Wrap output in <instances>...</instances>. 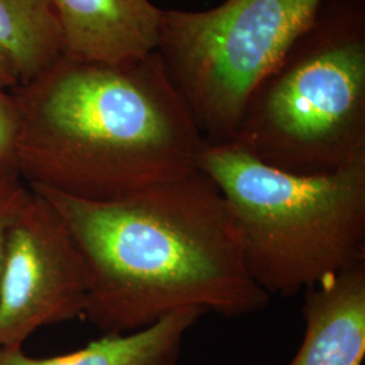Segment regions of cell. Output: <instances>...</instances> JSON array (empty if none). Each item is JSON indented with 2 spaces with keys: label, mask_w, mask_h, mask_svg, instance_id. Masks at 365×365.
<instances>
[{
  "label": "cell",
  "mask_w": 365,
  "mask_h": 365,
  "mask_svg": "<svg viewBox=\"0 0 365 365\" xmlns=\"http://www.w3.org/2000/svg\"><path fill=\"white\" fill-rule=\"evenodd\" d=\"M86 261L83 315L106 334H126L185 307L242 317L269 295L249 274L241 238L217 184L195 170L111 202L41 187Z\"/></svg>",
  "instance_id": "cell-1"
},
{
  "label": "cell",
  "mask_w": 365,
  "mask_h": 365,
  "mask_svg": "<svg viewBox=\"0 0 365 365\" xmlns=\"http://www.w3.org/2000/svg\"><path fill=\"white\" fill-rule=\"evenodd\" d=\"M11 93L29 187L118 200L195 170L205 144L157 52L122 64L64 54Z\"/></svg>",
  "instance_id": "cell-2"
},
{
  "label": "cell",
  "mask_w": 365,
  "mask_h": 365,
  "mask_svg": "<svg viewBox=\"0 0 365 365\" xmlns=\"http://www.w3.org/2000/svg\"><path fill=\"white\" fill-rule=\"evenodd\" d=\"M196 168L217 184L245 264L269 297H292L365 262V163L302 176L235 143H206Z\"/></svg>",
  "instance_id": "cell-3"
},
{
  "label": "cell",
  "mask_w": 365,
  "mask_h": 365,
  "mask_svg": "<svg viewBox=\"0 0 365 365\" xmlns=\"http://www.w3.org/2000/svg\"><path fill=\"white\" fill-rule=\"evenodd\" d=\"M232 143L302 176L364 164L365 0H322L250 95Z\"/></svg>",
  "instance_id": "cell-4"
},
{
  "label": "cell",
  "mask_w": 365,
  "mask_h": 365,
  "mask_svg": "<svg viewBox=\"0 0 365 365\" xmlns=\"http://www.w3.org/2000/svg\"><path fill=\"white\" fill-rule=\"evenodd\" d=\"M322 0H225L163 10L156 52L206 143H232L250 95L313 22Z\"/></svg>",
  "instance_id": "cell-5"
},
{
  "label": "cell",
  "mask_w": 365,
  "mask_h": 365,
  "mask_svg": "<svg viewBox=\"0 0 365 365\" xmlns=\"http://www.w3.org/2000/svg\"><path fill=\"white\" fill-rule=\"evenodd\" d=\"M86 261L58 211L30 188L7 237L0 274V349H22L39 327L83 315Z\"/></svg>",
  "instance_id": "cell-6"
},
{
  "label": "cell",
  "mask_w": 365,
  "mask_h": 365,
  "mask_svg": "<svg viewBox=\"0 0 365 365\" xmlns=\"http://www.w3.org/2000/svg\"><path fill=\"white\" fill-rule=\"evenodd\" d=\"M66 56L122 64L156 52L163 9L150 0H53Z\"/></svg>",
  "instance_id": "cell-7"
},
{
  "label": "cell",
  "mask_w": 365,
  "mask_h": 365,
  "mask_svg": "<svg viewBox=\"0 0 365 365\" xmlns=\"http://www.w3.org/2000/svg\"><path fill=\"white\" fill-rule=\"evenodd\" d=\"M302 313L304 336L287 365L363 364L365 262L307 288Z\"/></svg>",
  "instance_id": "cell-8"
},
{
  "label": "cell",
  "mask_w": 365,
  "mask_h": 365,
  "mask_svg": "<svg viewBox=\"0 0 365 365\" xmlns=\"http://www.w3.org/2000/svg\"><path fill=\"white\" fill-rule=\"evenodd\" d=\"M203 314L196 307L180 309L150 327L126 334H106L78 351L54 357L0 349V365H176L184 336Z\"/></svg>",
  "instance_id": "cell-9"
},
{
  "label": "cell",
  "mask_w": 365,
  "mask_h": 365,
  "mask_svg": "<svg viewBox=\"0 0 365 365\" xmlns=\"http://www.w3.org/2000/svg\"><path fill=\"white\" fill-rule=\"evenodd\" d=\"M64 53L53 0H0V57L19 86L38 78Z\"/></svg>",
  "instance_id": "cell-10"
},
{
  "label": "cell",
  "mask_w": 365,
  "mask_h": 365,
  "mask_svg": "<svg viewBox=\"0 0 365 365\" xmlns=\"http://www.w3.org/2000/svg\"><path fill=\"white\" fill-rule=\"evenodd\" d=\"M19 111L10 90L0 88V178H19Z\"/></svg>",
  "instance_id": "cell-11"
},
{
  "label": "cell",
  "mask_w": 365,
  "mask_h": 365,
  "mask_svg": "<svg viewBox=\"0 0 365 365\" xmlns=\"http://www.w3.org/2000/svg\"><path fill=\"white\" fill-rule=\"evenodd\" d=\"M29 194L30 187L21 178H0V274L7 237Z\"/></svg>",
  "instance_id": "cell-12"
},
{
  "label": "cell",
  "mask_w": 365,
  "mask_h": 365,
  "mask_svg": "<svg viewBox=\"0 0 365 365\" xmlns=\"http://www.w3.org/2000/svg\"><path fill=\"white\" fill-rule=\"evenodd\" d=\"M16 86H19V83L14 75L13 69L0 57V88L11 91Z\"/></svg>",
  "instance_id": "cell-13"
}]
</instances>
